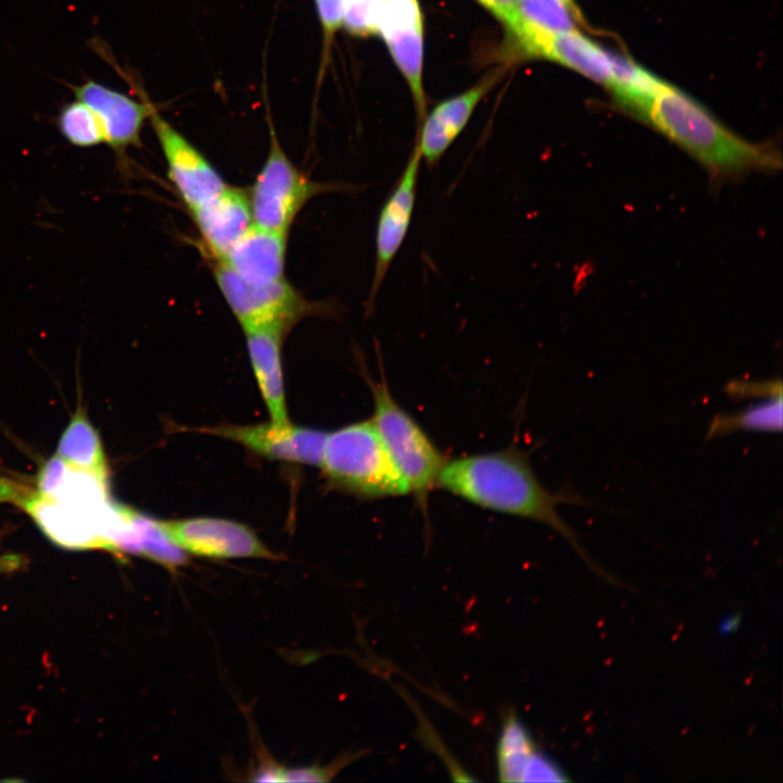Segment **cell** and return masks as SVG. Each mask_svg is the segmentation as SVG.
I'll list each match as a JSON object with an SVG mask.
<instances>
[{"instance_id":"6da1fadb","label":"cell","mask_w":783,"mask_h":783,"mask_svg":"<svg viewBox=\"0 0 783 783\" xmlns=\"http://www.w3.org/2000/svg\"><path fill=\"white\" fill-rule=\"evenodd\" d=\"M436 485L478 507L551 527L595 569L558 511L559 504L582 505L584 500L573 493L549 492L521 451L510 448L445 461Z\"/></svg>"},{"instance_id":"7a4b0ae2","label":"cell","mask_w":783,"mask_h":783,"mask_svg":"<svg viewBox=\"0 0 783 783\" xmlns=\"http://www.w3.org/2000/svg\"><path fill=\"white\" fill-rule=\"evenodd\" d=\"M632 113L713 174L775 170L781 164L774 148L739 137L695 99L667 82Z\"/></svg>"},{"instance_id":"3957f363","label":"cell","mask_w":783,"mask_h":783,"mask_svg":"<svg viewBox=\"0 0 783 783\" xmlns=\"http://www.w3.org/2000/svg\"><path fill=\"white\" fill-rule=\"evenodd\" d=\"M320 467L333 487L360 498L409 494L371 419L327 433Z\"/></svg>"},{"instance_id":"277c9868","label":"cell","mask_w":783,"mask_h":783,"mask_svg":"<svg viewBox=\"0 0 783 783\" xmlns=\"http://www.w3.org/2000/svg\"><path fill=\"white\" fill-rule=\"evenodd\" d=\"M373 397L372 422L409 494L423 505L436 485L445 458L419 423L395 400L385 376L366 375Z\"/></svg>"},{"instance_id":"5b68a950","label":"cell","mask_w":783,"mask_h":783,"mask_svg":"<svg viewBox=\"0 0 783 783\" xmlns=\"http://www.w3.org/2000/svg\"><path fill=\"white\" fill-rule=\"evenodd\" d=\"M13 504L22 507L52 542L65 548L115 552L124 529L121 505L111 501L100 508H84L21 486Z\"/></svg>"},{"instance_id":"8992f818","label":"cell","mask_w":783,"mask_h":783,"mask_svg":"<svg viewBox=\"0 0 783 783\" xmlns=\"http://www.w3.org/2000/svg\"><path fill=\"white\" fill-rule=\"evenodd\" d=\"M270 149L248 195L253 225L288 234L304 204L338 185L309 179L284 152L270 123Z\"/></svg>"},{"instance_id":"52a82bcc","label":"cell","mask_w":783,"mask_h":783,"mask_svg":"<svg viewBox=\"0 0 783 783\" xmlns=\"http://www.w3.org/2000/svg\"><path fill=\"white\" fill-rule=\"evenodd\" d=\"M214 278L244 332L275 327L287 333L309 314L330 313L326 304L308 301L286 279L250 284L219 261L214 265Z\"/></svg>"},{"instance_id":"ba28073f","label":"cell","mask_w":783,"mask_h":783,"mask_svg":"<svg viewBox=\"0 0 783 783\" xmlns=\"http://www.w3.org/2000/svg\"><path fill=\"white\" fill-rule=\"evenodd\" d=\"M167 539L184 552L199 557L277 559L247 525L221 518L158 520Z\"/></svg>"},{"instance_id":"9c48e42d","label":"cell","mask_w":783,"mask_h":783,"mask_svg":"<svg viewBox=\"0 0 783 783\" xmlns=\"http://www.w3.org/2000/svg\"><path fill=\"white\" fill-rule=\"evenodd\" d=\"M148 120L163 153L169 178L189 211L225 188L224 179L211 162L161 116L154 105Z\"/></svg>"},{"instance_id":"30bf717a","label":"cell","mask_w":783,"mask_h":783,"mask_svg":"<svg viewBox=\"0 0 783 783\" xmlns=\"http://www.w3.org/2000/svg\"><path fill=\"white\" fill-rule=\"evenodd\" d=\"M208 433L241 444L271 460L320 467L327 433L287 422L221 425Z\"/></svg>"},{"instance_id":"8fae6325","label":"cell","mask_w":783,"mask_h":783,"mask_svg":"<svg viewBox=\"0 0 783 783\" xmlns=\"http://www.w3.org/2000/svg\"><path fill=\"white\" fill-rule=\"evenodd\" d=\"M422 157L414 147L394 189L384 201L375 229V263L366 307L373 308L377 293L410 226L417 197Z\"/></svg>"},{"instance_id":"7c38bea8","label":"cell","mask_w":783,"mask_h":783,"mask_svg":"<svg viewBox=\"0 0 783 783\" xmlns=\"http://www.w3.org/2000/svg\"><path fill=\"white\" fill-rule=\"evenodd\" d=\"M377 35L406 78L419 116L423 117V18L418 0H382Z\"/></svg>"},{"instance_id":"4fadbf2b","label":"cell","mask_w":783,"mask_h":783,"mask_svg":"<svg viewBox=\"0 0 783 783\" xmlns=\"http://www.w3.org/2000/svg\"><path fill=\"white\" fill-rule=\"evenodd\" d=\"M70 87L75 98L98 114L104 127L105 144L117 158L123 159L128 148L140 146L144 124L153 108L145 94H140L141 101H138L94 79Z\"/></svg>"},{"instance_id":"5bb4252c","label":"cell","mask_w":783,"mask_h":783,"mask_svg":"<svg viewBox=\"0 0 783 783\" xmlns=\"http://www.w3.org/2000/svg\"><path fill=\"white\" fill-rule=\"evenodd\" d=\"M190 212L202 244L215 261H222L253 225L248 194L228 185Z\"/></svg>"},{"instance_id":"9a60e30c","label":"cell","mask_w":783,"mask_h":783,"mask_svg":"<svg viewBox=\"0 0 783 783\" xmlns=\"http://www.w3.org/2000/svg\"><path fill=\"white\" fill-rule=\"evenodd\" d=\"M498 77V72H495L472 88L440 102L432 110L423 121L415 146L422 160L432 165L442 158L463 130L475 107Z\"/></svg>"},{"instance_id":"2e32d148","label":"cell","mask_w":783,"mask_h":783,"mask_svg":"<svg viewBox=\"0 0 783 783\" xmlns=\"http://www.w3.org/2000/svg\"><path fill=\"white\" fill-rule=\"evenodd\" d=\"M287 235L252 225L219 262L250 284L285 279Z\"/></svg>"},{"instance_id":"e0dca14e","label":"cell","mask_w":783,"mask_h":783,"mask_svg":"<svg viewBox=\"0 0 783 783\" xmlns=\"http://www.w3.org/2000/svg\"><path fill=\"white\" fill-rule=\"evenodd\" d=\"M244 333L251 368L271 421H289L282 366V343L287 333L275 327Z\"/></svg>"},{"instance_id":"ac0fdd59","label":"cell","mask_w":783,"mask_h":783,"mask_svg":"<svg viewBox=\"0 0 783 783\" xmlns=\"http://www.w3.org/2000/svg\"><path fill=\"white\" fill-rule=\"evenodd\" d=\"M57 456L73 468L107 477L100 437L83 410H77L63 432Z\"/></svg>"},{"instance_id":"d6986e66","label":"cell","mask_w":783,"mask_h":783,"mask_svg":"<svg viewBox=\"0 0 783 783\" xmlns=\"http://www.w3.org/2000/svg\"><path fill=\"white\" fill-rule=\"evenodd\" d=\"M538 753L527 729L510 709L504 718L496 747L498 780L523 782L527 767Z\"/></svg>"},{"instance_id":"ffe728a7","label":"cell","mask_w":783,"mask_h":783,"mask_svg":"<svg viewBox=\"0 0 783 783\" xmlns=\"http://www.w3.org/2000/svg\"><path fill=\"white\" fill-rule=\"evenodd\" d=\"M782 394L768 397L737 412L716 415L708 427L706 439L737 432H771L782 430Z\"/></svg>"},{"instance_id":"44dd1931","label":"cell","mask_w":783,"mask_h":783,"mask_svg":"<svg viewBox=\"0 0 783 783\" xmlns=\"http://www.w3.org/2000/svg\"><path fill=\"white\" fill-rule=\"evenodd\" d=\"M57 126L61 136L74 147L91 148L107 142L100 117L91 107L77 98L61 107Z\"/></svg>"},{"instance_id":"7402d4cb","label":"cell","mask_w":783,"mask_h":783,"mask_svg":"<svg viewBox=\"0 0 783 783\" xmlns=\"http://www.w3.org/2000/svg\"><path fill=\"white\" fill-rule=\"evenodd\" d=\"M576 10L567 0H519L518 16L538 29L560 33L575 29Z\"/></svg>"},{"instance_id":"603a6c76","label":"cell","mask_w":783,"mask_h":783,"mask_svg":"<svg viewBox=\"0 0 783 783\" xmlns=\"http://www.w3.org/2000/svg\"><path fill=\"white\" fill-rule=\"evenodd\" d=\"M358 754L340 757L334 765L328 767H304V768H270L261 771L257 781H277V782H327L344 766L358 758Z\"/></svg>"},{"instance_id":"cb8c5ba5","label":"cell","mask_w":783,"mask_h":783,"mask_svg":"<svg viewBox=\"0 0 783 783\" xmlns=\"http://www.w3.org/2000/svg\"><path fill=\"white\" fill-rule=\"evenodd\" d=\"M382 0H348L343 27L352 36L377 35Z\"/></svg>"},{"instance_id":"d4e9b609","label":"cell","mask_w":783,"mask_h":783,"mask_svg":"<svg viewBox=\"0 0 783 783\" xmlns=\"http://www.w3.org/2000/svg\"><path fill=\"white\" fill-rule=\"evenodd\" d=\"M324 39V53L331 46L335 33L343 27L348 0H314Z\"/></svg>"},{"instance_id":"484cf974","label":"cell","mask_w":783,"mask_h":783,"mask_svg":"<svg viewBox=\"0 0 783 783\" xmlns=\"http://www.w3.org/2000/svg\"><path fill=\"white\" fill-rule=\"evenodd\" d=\"M725 390L733 398L771 397L782 394V381L780 377L758 382L733 381Z\"/></svg>"},{"instance_id":"4316f807","label":"cell","mask_w":783,"mask_h":783,"mask_svg":"<svg viewBox=\"0 0 783 783\" xmlns=\"http://www.w3.org/2000/svg\"><path fill=\"white\" fill-rule=\"evenodd\" d=\"M482 7L489 11L505 27L509 26L518 17L519 0H476Z\"/></svg>"},{"instance_id":"83f0119b","label":"cell","mask_w":783,"mask_h":783,"mask_svg":"<svg viewBox=\"0 0 783 783\" xmlns=\"http://www.w3.org/2000/svg\"><path fill=\"white\" fill-rule=\"evenodd\" d=\"M567 1L570 2V3H573V0H567ZM573 4H574V3H573Z\"/></svg>"}]
</instances>
